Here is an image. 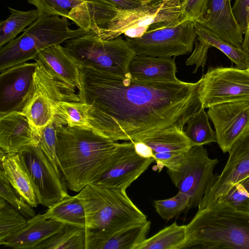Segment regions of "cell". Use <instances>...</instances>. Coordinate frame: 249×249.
Returning <instances> with one entry per match:
<instances>
[{
    "mask_svg": "<svg viewBox=\"0 0 249 249\" xmlns=\"http://www.w3.org/2000/svg\"><path fill=\"white\" fill-rule=\"evenodd\" d=\"M80 102L103 115L106 136L134 142L157 130L183 129L202 106L196 83L158 82L122 77L79 67Z\"/></svg>",
    "mask_w": 249,
    "mask_h": 249,
    "instance_id": "cell-1",
    "label": "cell"
},
{
    "mask_svg": "<svg viewBox=\"0 0 249 249\" xmlns=\"http://www.w3.org/2000/svg\"><path fill=\"white\" fill-rule=\"evenodd\" d=\"M57 136L59 168L75 192L98 181L120 154V143L91 129L60 125Z\"/></svg>",
    "mask_w": 249,
    "mask_h": 249,
    "instance_id": "cell-2",
    "label": "cell"
},
{
    "mask_svg": "<svg viewBox=\"0 0 249 249\" xmlns=\"http://www.w3.org/2000/svg\"><path fill=\"white\" fill-rule=\"evenodd\" d=\"M186 226L183 249H249V212L213 204L198 209Z\"/></svg>",
    "mask_w": 249,
    "mask_h": 249,
    "instance_id": "cell-3",
    "label": "cell"
},
{
    "mask_svg": "<svg viewBox=\"0 0 249 249\" xmlns=\"http://www.w3.org/2000/svg\"><path fill=\"white\" fill-rule=\"evenodd\" d=\"M76 196L85 210L86 229L114 231L147 220L125 190L91 183Z\"/></svg>",
    "mask_w": 249,
    "mask_h": 249,
    "instance_id": "cell-4",
    "label": "cell"
},
{
    "mask_svg": "<svg viewBox=\"0 0 249 249\" xmlns=\"http://www.w3.org/2000/svg\"><path fill=\"white\" fill-rule=\"evenodd\" d=\"M88 33L71 29L68 18L42 15L18 37L0 49V72L35 59L41 51Z\"/></svg>",
    "mask_w": 249,
    "mask_h": 249,
    "instance_id": "cell-5",
    "label": "cell"
},
{
    "mask_svg": "<svg viewBox=\"0 0 249 249\" xmlns=\"http://www.w3.org/2000/svg\"><path fill=\"white\" fill-rule=\"evenodd\" d=\"M64 48L79 67L125 77L136 55L129 43L120 36L103 40L91 31L65 42Z\"/></svg>",
    "mask_w": 249,
    "mask_h": 249,
    "instance_id": "cell-6",
    "label": "cell"
},
{
    "mask_svg": "<svg viewBox=\"0 0 249 249\" xmlns=\"http://www.w3.org/2000/svg\"><path fill=\"white\" fill-rule=\"evenodd\" d=\"M196 37L195 21L182 18L153 24L142 36L125 39L137 55L171 57L191 53Z\"/></svg>",
    "mask_w": 249,
    "mask_h": 249,
    "instance_id": "cell-7",
    "label": "cell"
},
{
    "mask_svg": "<svg viewBox=\"0 0 249 249\" xmlns=\"http://www.w3.org/2000/svg\"><path fill=\"white\" fill-rule=\"evenodd\" d=\"M219 162L217 158L211 159L203 145L192 146L180 160L167 173L179 191L189 198L187 210L198 207L207 191L218 176L213 173Z\"/></svg>",
    "mask_w": 249,
    "mask_h": 249,
    "instance_id": "cell-8",
    "label": "cell"
},
{
    "mask_svg": "<svg viewBox=\"0 0 249 249\" xmlns=\"http://www.w3.org/2000/svg\"><path fill=\"white\" fill-rule=\"evenodd\" d=\"M75 89L54 79L38 64L33 90L20 112L27 118L38 140L42 129L54 119L57 103L80 101Z\"/></svg>",
    "mask_w": 249,
    "mask_h": 249,
    "instance_id": "cell-9",
    "label": "cell"
},
{
    "mask_svg": "<svg viewBox=\"0 0 249 249\" xmlns=\"http://www.w3.org/2000/svg\"><path fill=\"white\" fill-rule=\"evenodd\" d=\"M181 0H160L130 9L117 8L105 25L91 31L103 40L120 36L131 28L148 27L154 23L182 18Z\"/></svg>",
    "mask_w": 249,
    "mask_h": 249,
    "instance_id": "cell-10",
    "label": "cell"
},
{
    "mask_svg": "<svg viewBox=\"0 0 249 249\" xmlns=\"http://www.w3.org/2000/svg\"><path fill=\"white\" fill-rule=\"evenodd\" d=\"M202 107L238 101H249V70L236 67L210 68L199 80Z\"/></svg>",
    "mask_w": 249,
    "mask_h": 249,
    "instance_id": "cell-11",
    "label": "cell"
},
{
    "mask_svg": "<svg viewBox=\"0 0 249 249\" xmlns=\"http://www.w3.org/2000/svg\"><path fill=\"white\" fill-rule=\"evenodd\" d=\"M30 178L38 204L50 208L68 195L67 184L38 144L18 152Z\"/></svg>",
    "mask_w": 249,
    "mask_h": 249,
    "instance_id": "cell-12",
    "label": "cell"
},
{
    "mask_svg": "<svg viewBox=\"0 0 249 249\" xmlns=\"http://www.w3.org/2000/svg\"><path fill=\"white\" fill-rule=\"evenodd\" d=\"M228 153L224 169L205 194L198 209L210 207L249 176V129L234 142Z\"/></svg>",
    "mask_w": 249,
    "mask_h": 249,
    "instance_id": "cell-13",
    "label": "cell"
},
{
    "mask_svg": "<svg viewBox=\"0 0 249 249\" xmlns=\"http://www.w3.org/2000/svg\"><path fill=\"white\" fill-rule=\"evenodd\" d=\"M218 146L223 153L249 129V101H238L216 105L208 108Z\"/></svg>",
    "mask_w": 249,
    "mask_h": 249,
    "instance_id": "cell-14",
    "label": "cell"
},
{
    "mask_svg": "<svg viewBox=\"0 0 249 249\" xmlns=\"http://www.w3.org/2000/svg\"><path fill=\"white\" fill-rule=\"evenodd\" d=\"M37 65L25 62L0 72V115L21 111L33 90Z\"/></svg>",
    "mask_w": 249,
    "mask_h": 249,
    "instance_id": "cell-15",
    "label": "cell"
},
{
    "mask_svg": "<svg viewBox=\"0 0 249 249\" xmlns=\"http://www.w3.org/2000/svg\"><path fill=\"white\" fill-rule=\"evenodd\" d=\"M155 161L138 155L132 142L120 143L119 155L95 183L98 185L126 190Z\"/></svg>",
    "mask_w": 249,
    "mask_h": 249,
    "instance_id": "cell-16",
    "label": "cell"
},
{
    "mask_svg": "<svg viewBox=\"0 0 249 249\" xmlns=\"http://www.w3.org/2000/svg\"><path fill=\"white\" fill-rule=\"evenodd\" d=\"M196 22L232 46L242 48L243 34L233 16L231 0H206L204 14Z\"/></svg>",
    "mask_w": 249,
    "mask_h": 249,
    "instance_id": "cell-17",
    "label": "cell"
},
{
    "mask_svg": "<svg viewBox=\"0 0 249 249\" xmlns=\"http://www.w3.org/2000/svg\"><path fill=\"white\" fill-rule=\"evenodd\" d=\"M151 222L108 231L86 229V249H135L147 237Z\"/></svg>",
    "mask_w": 249,
    "mask_h": 249,
    "instance_id": "cell-18",
    "label": "cell"
},
{
    "mask_svg": "<svg viewBox=\"0 0 249 249\" xmlns=\"http://www.w3.org/2000/svg\"><path fill=\"white\" fill-rule=\"evenodd\" d=\"M39 140L27 118L20 112L0 115V147L5 153H17L38 144Z\"/></svg>",
    "mask_w": 249,
    "mask_h": 249,
    "instance_id": "cell-19",
    "label": "cell"
},
{
    "mask_svg": "<svg viewBox=\"0 0 249 249\" xmlns=\"http://www.w3.org/2000/svg\"><path fill=\"white\" fill-rule=\"evenodd\" d=\"M35 60L54 79L80 88L79 66L64 46L48 47L39 52Z\"/></svg>",
    "mask_w": 249,
    "mask_h": 249,
    "instance_id": "cell-20",
    "label": "cell"
},
{
    "mask_svg": "<svg viewBox=\"0 0 249 249\" xmlns=\"http://www.w3.org/2000/svg\"><path fill=\"white\" fill-rule=\"evenodd\" d=\"M53 111L54 117L60 125L91 129L105 136L102 114L91 105L80 101H60L55 105Z\"/></svg>",
    "mask_w": 249,
    "mask_h": 249,
    "instance_id": "cell-21",
    "label": "cell"
},
{
    "mask_svg": "<svg viewBox=\"0 0 249 249\" xmlns=\"http://www.w3.org/2000/svg\"><path fill=\"white\" fill-rule=\"evenodd\" d=\"M65 225L44 214L27 219L25 225L1 245L15 249H35L41 243L60 231Z\"/></svg>",
    "mask_w": 249,
    "mask_h": 249,
    "instance_id": "cell-22",
    "label": "cell"
},
{
    "mask_svg": "<svg viewBox=\"0 0 249 249\" xmlns=\"http://www.w3.org/2000/svg\"><path fill=\"white\" fill-rule=\"evenodd\" d=\"M175 58L136 55L130 62L128 74L136 80L158 82H176Z\"/></svg>",
    "mask_w": 249,
    "mask_h": 249,
    "instance_id": "cell-23",
    "label": "cell"
},
{
    "mask_svg": "<svg viewBox=\"0 0 249 249\" xmlns=\"http://www.w3.org/2000/svg\"><path fill=\"white\" fill-rule=\"evenodd\" d=\"M0 169L8 180L25 201L32 207L38 204L29 176L18 153H5L0 150Z\"/></svg>",
    "mask_w": 249,
    "mask_h": 249,
    "instance_id": "cell-24",
    "label": "cell"
},
{
    "mask_svg": "<svg viewBox=\"0 0 249 249\" xmlns=\"http://www.w3.org/2000/svg\"><path fill=\"white\" fill-rule=\"evenodd\" d=\"M138 141L148 145L154 154L184 152L192 146L183 129L176 126L156 131L134 142Z\"/></svg>",
    "mask_w": 249,
    "mask_h": 249,
    "instance_id": "cell-25",
    "label": "cell"
},
{
    "mask_svg": "<svg viewBox=\"0 0 249 249\" xmlns=\"http://www.w3.org/2000/svg\"><path fill=\"white\" fill-rule=\"evenodd\" d=\"M44 215L47 219H53L65 225L86 228L85 210L76 196L67 195L48 208Z\"/></svg>",
    "mask_w": 249,
    "mask_h": 249,
    "instance_id": "cell-26",
    "label": "cell"
},
{
    "mask_svg": "<svg viewBox=\"0 0 249 249\" xmlns=\"http://www.w3.org/2000/svg\"><path fill=\"white\" fill-rule=\"evenodd\" d=\"M186 241V225H179L175 222L146 238L135 249H182Z\"/></svg>",
    "mask_w": 249,
    "mask_h": 249,
    "instance_id": "cell-27",
    "label": "cell"
},
{
    "mask_svg": "<svg viewBox=\"0 0 249 249\" xmlns=\"http://www.w3.org/2000/svg\"><path fill=\"white\" fill-rule=\"evenodd\" d=\"M9 16L0 23V48L15 39L39 17L37 10L20 11L8 7Z\"/></svg>",
    "mask_w": 249,
    "mask_h": 249,
    "instance_id": "cell-28",
    "label": "cell"
},
{
    "mask_svg": "<svg viewBox=\"0 0 249 249\" xmlns=\"http://www.w3.org/2000/svg\"><path fill=\"white\" fill-rule=\"evenodd\" d=\"M86 230L66 224L35 249H86Z\"/></svg>",
    "mask_w": 249,
    "mask_h": 249,
    "instance_id": "cell-29",
    "label": "cell"
},
{
    "mask_svg": "<svg viewBox=\"0 0 249 249\" xmlns=\"http://www.w3.org/2000/svg\"><path fill=\"white\" fill-rule=\"evenodd\" d=\"M195 28L197 36L224 53L236 68L247 69L249 63V53L242 48H236L195 21Z\"/></svg>",
    "mask_w": 249,
    "mask_h": 249,
    "instance_id": "cell-30",
    "label": "cell"
},
{
    "mask_svg": "<svg viewBox=\"0 0 249 249\" xmlns=\"http://www.w3.org/2000/svg\"><path fill=\"white\" fill-rule=\"evenodd\" d=\"M204 109L202 106L187 123L184 132L192 146L217 142L215 131L212 128Z\"/></svg>",
    "mask_w": 249,
    "mask_h": 249,
    "instance_id": "cell-31",
    "label": "cell"
},
{
    "mask_svg": "<svg viewBox=\"0 0 249 249\" xmlns=\"http://www.w3.org/2000/svg\"><path fill=\"white\" fill-rule=\"evenodd\" d=\"M27 219L1 197H0V244L1 245L26 224Z\"/></svg>",
    "mask_w": 249,
    "mask_h": 249,
    "instance_id": "cell-32",
    "label": "cell"
},
{
    "mask_svg": "<svg viewBox=\"0 0 249 249\" xmlns=\"http://www.w3.org/2000/svg\"><path fill=\"white\" fill-rule=\"evenodd\" d=\"M213 204L249 212V176L235 184Z\"/></svg>",
    "mask_w": 249,
    "mask_h": 249,
    "instance_id": "cell-33",
    "label": "cell"
},
{
    "mask_svg": "<svg viewBox=\"0 0 249 249\" xmlns=\"http://www.w3.org/2000/svg\"><path fill=\"white\" fill-rule=\"evenodd\" d=\"M0 196L28 219L36 215L35 212L28 203L12 187L5 174L0 169Z\"/></svg>",
    "mask_w": 249,
    "mask_h": 249,
    "instance_id": "cell-34",
    "label": "cell"
},
{
    "mask_svg": "<svg viewBox=\"0 0 249 249\" xmlns=\"http://www.w3.org/2000/svg\"><path fill=\"white\" fill-rule=\"evenodd\" d=\"M34 5L39 16L42 15L57 16L69 19L71 11L85 1L82 0H27Z\"/></svg>",
    "mask_w": 249,
    "mask_h": 249,
    "instance_id": "cell-35",
    "label": "cell"
},
{
    "mask_svg": "<svg viewBox=\"0 0 249 249\" xmlns=\"http://www.w3.org/2000/svg\"><path fill=\"white\" fill-rule=\"evenodd\" d=\"M189 205V198L183 193L178 191L174 196L163 200L154 201V206L157 213L163 219L168 221L186 211Z\"/></svg>",
    "mask_w": 249,
    "mask_h": 249,
    "instance_id": "cell-36",
    "label": "cell"
},
{
    "mask_svg": "<svg viewBox=\"0 0 249 249\" xmlns=\"http://www.w3.org/2000/svg\"><path fill=\"white\" fill-rule=\"evenodd\" d=\"M60 124L54 117L50 123L42 129L39 139L38 145L54 166L55 168L61 172L57 157V129ZM62 174V173H61Z\"/></svg>",
    "mask_w": 249,
    "mask_h": 249,
    "instance_id": "cell-37",
    "label": "cell"
},
{
    "mask_svg": "<svg viewBox=\"0 0 249 249\" xmlns=\"http://www.w3.org/2000/svg\"><path fill=\"white\" fill-rule=\"evenodd\" d=\"M210 47L211 46L208 43L197 36L194 50L185 63L187 66L196 65L194 73L196 72L200 66L204 69L206 63L208 51Z\"/></svg>",
    "mask_w": 249,
    "mask_h": 249,
    "instance_id": "cell-38",
    "label": "cell"
},
{
    "mask_svg": "<svg viewBox=\"0 0 249 249\" xmlns=\"http://www.w3.org/2000/svg\"><path fill=\"white\" fill-rule=\"evenodd\" d=\"M206 0H182V17L198 21L202 17Z\"/></svg>",
    "mask_w": 249,
    "mask_h": 249,
    "instance_id": "cell-39",
    "label": "cell"
},
{
    "mask_svg": "<svg viewBox=\"0 0 249 249\" xmlns=\"http://www.w3.org/2000/svg\"><path fill=\"white\" fill-rule=\"evenodd\" d=\"M232 10L236 22L245 34L249 20V0H235Z\"/></svg>",
    "mask_w": 249,
    "mask_h": 249,
    "instance_id": "cell-40",
    "label": "cell"
},
{
    "mask_svg": "<svg viewBox=\"0 0 249 249\" xmlns=\"http://www.w3.org/2000/svg\"><path fill=\"white\" fill-rule=\"evenodd\" d=\"M120 9H130L142 4L132 0H94Z\"/></svg>",
    "mask_w": 249,
    "mask_h": 249,
    "instance_id": "cell-41",
    "label": "cell"
},
{
    "mask_svg": "<svg viewBox=\"0 0 249 249\" xmlns=\"http://www.w3.org/2000/svg\"><path fill=\"white\" fill-rule=\"evenodd\" d=\"M132 142L136 152L140 156L145 158H153L154 153L148 145L140 141Z\"/></svg>",
    "mask_w": 249,
    "mask_h": 249,
    "instance_id": "cell-42",
    "label": "cell"
},
{
    "mask_svg": "<svg viewBox=\"0 0 249 249\" xmlns=\"http://www.w3.org/2000/svg\"><path fill=\"white\" fill-rule=\"evenodd\" d=\"M242 49L249 53V20L248 28L246 33L245 34V37L242 44Z\"/></svg>",
    "mask_w": 249,
    "mask_h": 249,
    "instance_id": "cell-43",
    "label": "cell"
},
{
    "mask_svg": "<svg viewBox=\"0 0 249 249\" xmlns=\"http://www.w3.org/2000/svg\"><path fill=\"white\" fill-rule=\"evenodd\" d=\"M135 1L136 2H139L142 4L149 3L155 1L160 0H132Z\"/></svg>",
    "mask_w": 249,
    "mask_h": 249,
    "instance_id": "cell-44",
    "label": "cell"
},
{
    "mask_svg": "<svg viewBox=\"0 0 249 249\" xmlns=\"http://www.w3.org/2000/svg\"><path fill=\"white\" fill-rule=\"evenodd\" d=\"M84 0V1H91L92 0Z\"/></svg>",
    "mask_w": 249,
    "mask_h": 249,
    "instance_id": "cell-45",
    "label": "cell"
},
{
    "mask_svg": "<svg viewBox=\"0 0 249 249\" xmlns=\"http://www.w3.org/2000/svg\"><path fill=\"white\" fill-rule=\"evenodd\" d=\"M248 69V70H249V67H248V69Z\"/></svg>",
    "mask_w": 249,
    "mask_h": 249,
    "instance_id": "cell-46",
    "label": "cell"
},
{
    "mask_svg": "<svg viewBox=\"0 0 249 249\" xmlns=\"http://www.w3.org/2000/svg\"></svg>",
    "mask_w": 249,
    "mask_h": 249,
    "instance_id": "cell-47",
    "label": "cell"
}]
</instances>
